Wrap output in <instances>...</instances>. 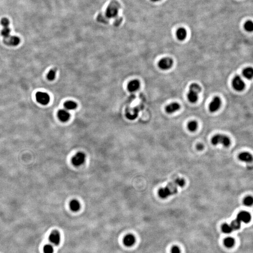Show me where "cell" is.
<instances>
[{"label": "cell", "mask_w": 253, "mask_h": 253, "mask_svg": "<svg viewBox=\"0 0 253 253\" xmlns=\"http://www.w3.org/2000/svg\"><path fill=\"white\" fill-rule=\"evenodd\" d=\"M181 106L180 104L178 103H172L170 104L168 106H167L165 108V111L168 114H173L175 112L177 111L180 109Z\"/></svg>", "instance_id": "cell-14"}, {"label": "cell", "mask_w": 253, "mask_h": 253, "mask_svg": "<svg viewBox=\"0 0 253 253\" xmlns=\"http://www.w3.org/2000/svg\"><path fill=\"white\" fill-rule=\"evenodd\" d=\"M58 117L62 122H66L70 119V114L65 109H61L58 111Z\"/></svg>", "instance_id": "cell-13"}, {"label": "cell", "mask_w": 253, "mask_h": 253, "mask_svg": "<svg viewBox=\"0 0 253 253\" xmlns=\"http://www.w3.org/2000/svg\"><path fill=\"white\" fill-rule=\"evenodd\" d=\"M246 30L248 32H252L253 30V24L251 21H248L244 25Z\"/></svg>", "instance_id": "cell-28"}, {"label": "cell", "mask_w": 253, "mask_h": 253, "mask_svg": "<svg viewBox=\"0 0 253 253\" xmlns=\"http://www.w3.org/2000/svg\"><path fill=\"white\" fill-rule=\"evenodd\" d=\"M202 91V88L199 85L194 83L189 86V93L188 94V98L190 102H196L198 98V94Z\"/></svg>", "instance_id": "cell-2"}, {"label": "cell", "mask_w": 253, "mask_h": 253, "mask_svg": "<svg viewBox=\"0 0 253 253\" xmlns=\"http://www.w3.org/2000/svg\"><path fill=\"white\" fill-rule=\"evenodd\" d=\"M119 5L116 2H113L108 6L106 11V16L108 18L116 17L118 13Z\"/></svg>", "instance_id": "cell-4"}, {"label": "cell", "mask_w": 253, "mask_h": 253, "mask_svg": "<svg viewBox=\"0 0 253 253\" xmlns=\"http://www.w3.org/2000/svg\"><path fill=\"white\" fill-rule=\"evenodd\" d=\"M172 253H181L180 248L176 246L173 247L172 249Z\"/></svg>", "instance_id": "cell-32"}, {"label": "cell", "mask_w": 253, "mask_h": 253, "mask_svg": "<svg viewBox=\"0 0 253 253\" xmlns=\"http://www.w3.org/2000/svg\"><path fill=\"white\" fill-rule=\"evenodd\" d=\"M64 106L66 110H73L76 109L78 105L76 103L73 101H68L66 102L64 104Z\"/></svg>", "instance_id": "cell-20"}, {"label": "cell", "mask_w": 253, "mask_h": 253, "mask_svg": "<svg viewBox=\"0 0 253 253\" xmlns=\"http://www.w3.org/2000/svg\"><path fill=\"white\" fill-rule=\"evenodd\" d=\"M135 242V238L132 234H127L124 239V243L127 247H130L134 245Z\"/></svg>", "instance_id": "cell-15"}, {"label": "cell", "mask_w": 253, "mask_h": 253, "mask_svg": "<svg viewBox=\"0 0 253 253\" xmlns=\"http://www.w3.org/2000/svg\"><path fill=\"white\" fill-rule=\"evenodd\" d=\"M56 70L55 68H53L50 70V71L48 72V73L47 75V78L48 80L49 81H52L54 80L56 76Z\"/></svg>", "instance_id": "cell-26"}, {"label": "cell", "mask_w": 253, "mask_h": 253, "mask_svg": "<svg viewBox=\"0 0 253 253\" xmlns=\"http://www.w3.org/2000/svg\"><path fill=\"white\" fill-rule=\"evenodd\" d=\"M221 104V100L218 97H215L209 105V110L211 113H214L219 109Z\"/></svg>", "instance_id": "cell-9"}, {"label": "cell", "mask_w": 253, "mask_h": 253, "mask_svg": "<svg viewBox=\"0 0 253 253\" xmlns=\"http://www.w3.org/2000/svg\"><path fill=\"white\" fill-rule=\"evenodd\" d=\"M253 199L252 197H248L244 200V204L247 206H251L253 205Z\"/></svg>", "instance_id": "cell-30"}, {"label": "cell", "mask_w": 253, "mask_h": 253, "mask_svg": "<svg viewBox=\"0 0 253 253\" xmlns=\"http://www.w3.org/2000/svg\"><path fill=\"white\" fill-rule=\"evenodd\" d=\"M234 244V240L232 238L228 237L224 240V244L226 247L231 248Z\"/></svg>", "instance_id": "cell-24"}, {"label": "cell", "mask_w": 253, "mask_h": 253, "mask_svg": "<svg viewBox=\"0 0 253 253\" xmlns=\"http://www.w3.org/2000/svg\"><path fill=\"white\" fill-rule=\"evenodd\" d=\"M3 42L8 46H17L20 43V39L17 36H9V37L4 38Z\"/></svg>", "instance_id": "cell-10"}, {"label": "cell", "mask_w": 253, "mask_h": 253, "mask_svg": "<svg viewBox=\"0 0 253 253\" xmlns=\"http://www.w3.org/2000/svg\"><path fill=\"white\" fill-rule=\"evenodd\" d=\"M173 60L169 57H165L161 59L158 63L159 68L162 70H168L173 65Z\"/></svg>", "instance_id": "cell-7"}, {"label": "cell", "mask_w": 253, "mask_h": 253, "mask_svg": "<svg viewBox=\"0 0 253 253\" xmlns=\"http://www.w3.org/2000/svg\"><path fill=\"white\" fill-rule=\"evenodd\" d=\"M222 230L223 232L226 234H230L233 231L231 225L227 224H223L222 226Z\"/></svg>", "instance_id": "cell-25"}, {"label": "cell", "mask_w": 253, "mask_h": 253, "mask_svg": "<svg viewBox=\"0 0 253 253\" xmlns=\"http://www.w3.org/2000/svg\"><path fill=\"white\" fill-rule=\"evenodd\" d=\"M187 31L184 28H181L177 30L176 36L177 38L180 41H183L187 37Z\"/></svg>", "instance_id": "cell-18"}, {"label": "cell", "mask_w": 253, "mask_h": 253, "mask_svg": "<svg viewBox=\"0 0 253 253\" xmlns=\"http://www.w3.org/2000/svg\"><path fill=\"white\" fill-rule=\"evenodd\" d=\"M70 207L72 211L76 212L80 209V204L78 200H73L70 203Z\"/></svg>", "instance_id": "cell-19"}, {"label": "cell", "mask_w": 253, "mask_h": 253, "mask_svg": "<svg viewBox=\"0 0 253 253\" xmlns=\"http://www.w3.org/2000/svg\"><path fill=\"white\" fill-rule=\"evenodd\" d=\"M231 227L232 228L233 230H236L240 229L241 226V222L240 221L238 220V219H235L234 220L232 221L231 223Z\"/></svg>", "instance_id": "cell-23"}, {"label": "cell", "mask_w": 253, "mask_h": 253, "mask_svg": "<svg viewBox=\"0 0 253 253\" xmlns=\"http://www.w3.org/2000/svg\"><path fill=\"white\" fill-rule=\"evenodd\" d=\"M43 251L44 253H53L54 248L51 245L47 244L44 247Z\"/></svg>", "instance_id": "cell-29"}, {"label": "cell", "mask_w": 253, "mask_h": 253, "mask_svg": "<svg viewBox=\"0 0 253 253\" xmlns=\"http://www.w3.org/2000/svg\"><path fill=\"white\" fill-rule=\"evenodd\" d=\"M49 241L54 245H59L60 241V233L58 231H54L50 234L49 237Z\"/></svg>", "instance_id": "cell-12"}, {"label": "cell", "mask_w": 253, "mask_h": 253, "mask_svg": "<svg viewBox=\"0 0 253 253\" xmlns=\"http://www.w3.org/2000/svg\"><path fill=\"white\" fill-rule=\"evenodd\" d=\"M140 86V84L139 81L134 80L131 81L127 85V89L129 92H134L137 91Z\"/></svg>", "instance_id": "cell-16"}, {"label": "cell", "mask_w": 253, "mask_h": 253, "mask_svg": "<svg viewBox=\"0 0 253 253\" xmlns=\"http://www.w3.org/2000/svg\"><path fill=\"white\" fill-rule=\"evenodd\" d=\"M1 24L4 27H7L9 25V21L6 18H3L1 21Z\"/></svg>", "instance_id": "cell-31"}, {"label": "cell", "mask_w": 253, "mask_h": 253, "mask_svg": "<svg viewBox=\"0 0 253 253\" xmlns=\"http://www.w3.org/2000/svg\"><path fill=\"white\" fill-rule=\"evenodd\" d=\"M211 143L214 145L218 144H222L226 147H228V146L230 145L231 141L229 138L226 135L218 134L214 135L212 138Z\"/></svg>", "instance_id": "cell-3"}, {"label": "cell", "mask_w": 253, "mask_h": 253, "mask_svg": "<svg viewBox=\"0 0 253 253\" xmlns=\"http://www.w3.org/2000/svg\"><path fill=\"white\" fill-rule=\"evenodd\" d=\"M85 159V154L83 152H79L72 157L71 162L75 167H79L84 163Z\"/></svg>", "instance_id": "cell-6"}, {"label": "cell", "mask_w": 253, "mask_h": 253, "mask_svg": "<svg viewBox=\"0 0 253 253\" xmlns=\"http://www.w3.org/2000/svg\"><path fill=\"white\" fill-rule=\"evenodd\" d=\"M239 158L240 160L245 162H251L253 159L252 156L250 153L248 152H242L239 156Z\"/></svg>", "instance_id": "cell-17"}, {"label": "cell", "mask_w": 253, "mask_h": 253, "mask_svg": "<svg viewBox=\"0 0 253 253\" xmlns=\"http://www.w3.org/2000/svg\"><path fill=\"white\" fill-rule=\"evenodd\" d=\"M197 148L198 150H202V149H203V145L201 143H199V144H197Z\"/></svg>", "instance_id": "cell-33"}, {"label": "cell", "mask_w": 253, "mask_h": 253, "mask_svg": "<svg viewBox=\"0 0 253 253\" xmlns=\"http://www.w3.org/2000/svg\"><path fill=\"white\" fill-rule=\"evenodd\" d=\"M185 184V181L183 179H177L168 184L167 186L160 189L158 192L159 196L165 199L170 195L175 194L178 192L179 187H182Z\"/></svg>", "instance_id": "cell-1"}, {"label": "cell", "mask_w": 253, "mask_h": 253, "mask_svg": "<svg viewBox=\"0 0 253 253\" xmlns=\"http://www.w3.org/2000/svg\"><path fill=\"white\" fill-rule=\"evenodd\" d=\"M251 219V216L249 212L247 211H243L239 213L237 216V219L240 222H242L245 223H248L250 222Z\"/></svg>", "instance_id": "cell-11"}, {"label": "cell", "mask_w": 253, "mask_h": 253, "mask_svg": "<svg viewBox=\"0 0 253 253\" xmlns=\"http://www.w3.org/2000/svg\"><path fill=\"white\" fill-rule=\"evenodd\" d=\"M232 86L236 91L241 92L245 89V84L240 76H235L232 82Z\"/></svg>", "instance_id": "cell-5"}, {"label": "cell", "mask_w": 253, "mask_h": 253, "mask_svg": "<svg viewBox=\"0 0 253 253\" xmlns=\"http://www.w3.org/2000/svg\"><path fill=\"white\" fill-rule=\"evenodd\" d=\"M197 127H198V124L196 121H191L188 124V129L191 132L195 131L197 129Z\"/></svg>", "instance_id": "cell-22"}, {"label": "cell", "mask_w": 253, "mask_h": 253, "mask_svg": "<svg viewBox=\"0 0 253 253\" xmlns=\"http://www.w3.org/2000/svg\"><path fill=\"white\" fill-rule=\"evenodd\" d=\"M36 98L37 101L41 105H47L50 101L49 96L47 93L43 92H38L36 94Z\"/></svg>", "instance_id": "cell-8"}, {"label": "cell", "mask_w": 253, "mask_h": 253, "mask_svg": "<svg viewBox=\"0 0 253 253\" xmlns=\"http://www.w3.org/2000/svg\"><path fill=\"white\" fill-rule=\"evenodd\" d=\"M11 30L9 28L4 27V28L1 31V35L3 37H4V38H6L7 37H9L11 34Z\"/></svg>", "instance_id": "cell-27"}, {"label": "cell", "mask_w": 253, "mask_h": 253, "mask_svg": "<svg viewBox=\"0 0 253 253\" xmlns=\"http://www.w3.org/2000/svg\"><path fill=\"white\" fill-rule=\"evenodd\" d=\"M151 1H154V2H155V1H160V0H151Z\"/></svg>", "instance_id": "cell-34"}, {"label": "cell", "mask_w": 253, "mask_h": 253, "mask_svg": "<svg viewBox=\"0 0 253 253\" xmlns=\"http://www.w3.org/2000/svg\"><path fill=\"white\" fill-rule=\"evenodd\" d=\"M243 75L248 79H251L253 76V68L251 67H248L244 69L243 71Z\"/></svg>", "instance_id": "cell-21"}]
</instances>
